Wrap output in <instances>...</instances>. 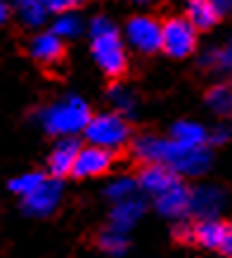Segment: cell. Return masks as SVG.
Returning a JSON list of instances; mask_svg holds the SVG:
<instances>
[{
	"label": "cell",
	"instance_id": "obj_1",
	"mask_svg": "<svg viewBox=\"0 0 232 258\" xmlns=\"http://www.w3.org/2000/svg\"><path fill=\"white\" fill-rule=\"evenodd\" d=\"M135 154L147 164H159L180 175H201L211 166L206 147H185L173 138H140L135 142Z\"/></svg>",
	"mask_w": 232,
	"mask_h": 258
},
{
	"label": "cell",
	"instance_id": "obj_2",
	"mask_svg": "<svg viewBox=\"0 0 232 258\" xmlns=\"http://www.w3.org/2000/svg\"><path fill=\"white\" fill-rule=\"evenodd\" d=\"M90 118H93V114H90L88 102L78 95H67L38 114L43 131L50 135H57V138H74V135L83 133L85 125L90 123Z\"/></svg>",
	"mask_w": 232,
	"mask_h": 258
},
{
	"label": "cell",
	"instance_id": "obj_3",
	"mask_svg": "<svg viewBox=\"0 0 232 258\" xmlns=\"http://www.w3.org/2000/svg\"><path fill=\"white\" fill-rule=\"evenodd\" d=\"M90 40L97 67L109 76H119L126 69V50L116 26L107 17H95L90 22Z\"/></svg>",
	"mask_w": 232,
	"mask_h": 258
},
{
	"label": "cell",
	"instance_id": "obj_4",
	"mask_svg": "<svg viewBox=\"0 0 232 258\" xmlns=\"http://www.w3.org/2000/svg\"><path fill=\"white\" fill-rule=\"evenodd\" d=\"M85 138H88V145L93 147H102V149H114L124 147L128 138H131V125L121 114L116 111H104V114H97V116L90 118V123L85 125Z\"/></svg>",
	"mask_w": 232,
	"mask_h": 258
},
{
	"label": "cell",
	"instance_id": "obj_5",
	"mask_svg": "<svg viewBox=\"0 0 232 258\" xmlns=\"http://www.w3.org/2000/svg\"><path fill=\"white\" fill-rule=\"evenodd\" d=\"M197 47V29L185 17H170L161 24V50L170 57H187Z\"/></svg>",
	"mask_w": 232,
	"mask_h": 258
},
{
	"label": "cell",
	"instance_id": "obj_6",
	"mask_svg": "<svg viewBox=\"0 0 232 258\" xmlns=\"http://www.w3.org/2000/svg\"><path fill=\"white\" fill-rule=\"evenodd\" d=\"M126 40L138 52H145V55L156 52V50H161V24L147 15L133 17L126 24Z\"/></svg>",
	"mask_w": 232,
	"mask_h": 258
},
{
	"label": "cell",
	"instance_id": "obj_7",
	"mask_svg": "<svg viewBox=\"0 0 232 258\" xmlns=\"http://www.w3.org/2000/svg\"><path fill=\"white\" fill-rule=\"evenodd\" d=\"M62 202V185L60 180H43V185L36 187L31 195H26L22 199L24 211L33 216V218H47L50 213L57 211V206Z\"/></svg>",
	"mask_w": 232,
	"mask_h": 258
},
{
	"label": "cell",
	"instance_id": "obj_8",
	"mask_svg": "<svg viewBox=\"0 0 232 258\" xmlns=\"http://www.w3.org/2000/svg\"><path fill=\"white\" fill-rule=\"evenodd\" d=\"M225 206V192L216 185H199L190 189V213L199 220L216 218Z\"/></svg>",
	"mask_w": 232,
	"mask_h": 258
},
{
	"label": "cell",
	"instance_id": "obj_9",
	"mask_svg": "<svg viewBox=\"0 0 232 258\" xmlns=\"http://www.w3.org/2000/svg\"><path fill=\"white\" fill-rule=\"evenodd\" d=\"M111 161H114V157H111L109 149L88 145V147H81V152H78L71 175H76V178H97V175H102V173H107L111 168Z\"/></svg>",
	"mask_w": 232,
	"mask_h": 258
},
{
	"label": "cell",
	"instance_id": "obj_10",
	"mask_svg": "<svg viewBox=\"0 0 232 258\" xmlns=\"http://www.w3.org/2000/svg\"><path fill=\"white\" fill-rule=\"evenodd\" d=\"M154 204L156 211L166 216V218H183V216L190 213V189L178 180L173 187H168L166 192L154 197Z\"/></svg>",
	"mask_w": 232,
	"mask_h": 258
},
{
	"label": "cell",
	"instance_id": "obj_11",
	"mask_svg": "<svg viewBox=\"0 0 232 258\" xmlns=\"http://www.w3.org/2000/svg\"><path fill=\"white\" fill-rule=\"evenodd\" d=\"M78 152H81V147H78V142L74 140V138H62V140L52 147L50 157H47L50 173L57 175V178H60V175H71Z\"/></svg>",
	"mask_w": 232,
	"mask_h": 258
},
{
	"label": "cell",
	"instance_id": "obj_12",
	"mask_svg": "<svg viewBox=\"0 0 232 258\" xmlns=\"http://www.w3.org/2000/svg\"><path fill=\"white\" fill-rule=\"evenodd\" d=\"M178 182V175L166 168V166H159V164H149L142 168L138 178V187H142L147 195L152 197H159L161 192H166L168 187H173Z\"/></svg>",
	"mask_w": 232,
	"mask_h": 258
},
{
	"label": "cell",
	"instance_id": "obj_13",
	"mask_svg": "<svg viewBox=\"0 0 232 258\" xmlns=\"http://www.w3.org/2000/svg\"><path fill=\"white\" fill-rule=\"evenodd\" d=\"M145 213V202L140 197H131V199H124V202H116L114 209H111V227L114 230H121V232H128Z\"/></svg>",
	"mask_w": 232,
	"mask_h": 258
},
{
	"label": "cell",
	"instance_id": "obj_14",
	"mask_svg": "<svg viewBox=\"0 0 232 258\" xmlns=\"http://www.w3.org/2000/svg\"><path fill=\"white\" fill-rule=\"evenodd\" d=\"M218 10L209 0H187L185 3V19L192 24L197 31H206L218 22Z\"/></svg>",
	"mask_w": 232,
	"mask_h": 258
},
{
	"label": "cell",
	"instance_id": "obj_15",
	"mask_svg": "<svg viewBox=\"0 0 232 258\" xmlns=\"http://www.w3.org/2000/svg\"><path fill=\"white\" fill-rule=\"evenodd\" d=\"M29 50H31V55L38 62H45V64L57 62L62 57V38H57L52 31H43L38 36H33Z\"/></svg>",
	"mask_w": 232,
	"mask_h": 258
},
{
	"label": "cell",
	"instance_id": "obj_16",
	"mask_svg": "<svg viewBox=\"0 0 232 258\" xmlns=\"http://www.w3.org/2000/svg\"><path fill=\"white\" fill-rule=\"evenodd\" d=\"M225 235V225L218 218H206L199 220L192 230L194 242L201 244L204 249H220V242H223Z\"/></svg>",
	"mask_w": 232,
	"mask_h": 258
},
{
	"label": "cell",
	"instance_id": "obj_17",
	"mask_svg": "<svg viewBox=\"0 0 232 258\" xmlns=\"http://www.w3.org/2000/svg\"><path fill=\"white\" fill-rule=\"evenodd\" d=\"M170 138L185 147H206V140H209V133L206 128L194 121H178V123L170 128Z\"/></svg>",
	"mask_w": 232,
	"mask_h": 258
},
{
	"label": "cell",
	"instance_id": "obj_18",
	"mask_svg": "<svg viewBox=\"0 0 232 258\" xmlns=\"http://www.w3.org/2000/svg\"><path fill=\"white\" fill-rule=\"evenodd\" d=\"M15 15L29 29H38L47 19V10L40 0H15Z\"/></svg>",
	"mask_w": 232,
	"mask_h": 258
},
{
	"label": "cell",
	"instance_id": "obj_19",
	"mask_svg": "<svg viewBox=\"0 0 232 258\" xmlns=\"http://www.w3.org/2000/svg\"><path fill=\"white\" fill-rule=\"evenodd\" d=\"M81 31H83V19H81L76 12L67 10V12H62V15L54 17L52 33L57 36V38H62V40L78 38V36H81Z\"/></svg>",
	"mask_w": 232,
	"mask_h": 258
},
{
	"label": "cell",
	"instance_id": "obj_20",
	"mask_svg": "<svg viewBox=\"0 0 232 258\" xmlns=\"http://www.w3.org/2000/svg\"><path fill=\"white\" fill-rule=\"evenodd\" d=\"M104 195H107V199H111L114 204L124 202V199H131V197H138V180L116 178V180H111V182L107 185Z\"/></svg>",
	"mask_w": 232,
	"mask_h": 258
},
{
	"label": "cell",
	"instance_id": "obj_21",
	"mask_svg": "<svg viewBox=\"0 0 232 258\" xmlns=\"http://www.w3.org/2000/svg\"><path fill=\"white\" fill-rule=\"evenodd\" d=\"M100 246L102 251H107L109 256H124L126 249H128V237L121 230H114L109 227L100 235Z\"/></svg>",
	"mask_w": 232,
	"mask_h": 258
},
{
	"label": "cell",
	"instance_id": "obj_22",
	"mask_svg": "<svg viewBox=\"0 0 232 258\" xmlns=\"http://www.w3.org/2000/svg\"><path fill=\"white\" fill-rule=\"evenodd\" d=\"M43 180H45V175H43V173H38V171L22 173V175H17L15 180H10V189L24 199L26 195H31L36 187H40V185H43Z\"/></svg>",
	"mask_w": 232,
	"mask_h": 258
},
{
	"label": "cell",
	"instance_id": "obj_23",
	"mask_svg": "<svg viewBox=\"0 0 232 258\" xmlns=\"http://www.w3.org/2000/svg\"><path fill=\"white\" fill-rule=\"evenodd\" d=\"M109 100H111V107L116 109V114H121V116L131 114L133 107H135V100H133L131 90H126V88H121V86H116L109 90Z\"/></svg>",
	"mask_w": 232,
	"mask_h": 258
},
{
	"label": "cell",
	"instance_id": "obj_24",
	"mask_svg": "<svg viewBox=\"0 0 232 258\" xmlns=\"http://www.w3.org/2000/svg\"><path fill=\"white\" fill-rule=\"evenodd\" d=\"M206 64H213L220 71H232V38H227V43L223 47L211 50L206 55Z\"/></svg>",
	"mask_w": 232,
	"mask_h": 258
},
{
	"label": "cell",
	"instance_id": "obj_25",
	"mask_svg": "<svg viewBox=\"0 0 232 258\" xmlns=\"http://www.w3.org/2000/svg\"><path fill=\"white\" fill-rule=\"evenodd\" d=\"M206 104H209L216 114H223V111H227L232 107V93L223 86H216L206 95Z\"/></svg>",
	"mask_w": 232,
	"mask_h": 258
},
{
	"label": "cell",
	"instance_id": "obj_26",
	"mask_svg": "<svg viewBox=\"0 0 232 258\" xmlns=\"http://www.w3.org/2000/svg\"><path fill=\"white\" fill-rule=\"evenodd\" d=\"M40 3L47 10V15H62V12H67L71 8L69 0H40Z\"/></svg>",
	"mask_w": 232,
	"mask_h": 258
},
{
	"label": "cell",
	"instance_id": "obj_27",
	"mask_svg": "<svg viewBox=\"0 0 232 258\" xmlns=\"http://www.w3.org/2000/svg\"><path fill=\"white\" fill-rule=\"evenodd\" d=\"M220 253L225 256H232V225H225V235H223V242H220Z\"/></svg>",
	"mask_w": 232,
	"mask_h": 258
},
{
	"label": "cell",
	"instance_id": "obj_28",
	"mask_svg": "<svg viewBox=\"0 0 232 258\" xmlns=\"http://www.w3.org/2000/svg\"><path fill=\"white\" fill-rule=\"evenodd\" d=\"M211 5L218 10V15H225V12H232V0H209Z\"/></svg>",
	"mask_w": 232,
	"mask_h": 258
},
{
	"label": "cell",
	"instance_id": "obj_29",
	"mask_svg": "<svg viewBox=\"0 0 232 258\" xmlns=\"http://www.w3.org/2000/svg\"><path fill=\"white\" fill-rule=\"evenodd\" d=\"M227 135H230V131H227V128H216V131H213V135H211V140L220 145V142L227 140Z\"/></svg>",
	"mask_w": 232,
	"mask_h": 258
},
{
	"label": "cell",
	"instance_id": "obj_30",
	"mask_svg": "<svg viewBox=\"0 0 232 258\" xmlns=\"http://www.w3.org/2000/svg\"><path fill=\"white\" fill-rule=\"evenodd\" d=\"M10 17V5L5 3V0H0V24H5Z\"/></svg>",
	"mask_w": 232,
	"mask_h": 258
},
{
	"label": "cell",
	"instance_id": "obj_31",
	"mask_svg": "<svg viewBox=\"0 0 232 258\" xmlns=\"http://www.w3.org/2000/svg\"><path fill=\"white\" fill-rule=\"evenodd\" d=\"M69 3H71V5H78V3H81V0H69Z\"/></svg>",
	"mask_w": 232,
	"mask_h": 258
},
{
	"label": "cell",
	"instance_id": "obj_32",
	"mask_svg": "<svg viewBox=\"0 0 232 258\" xmlns=\"http://www.w3.org/2000/svg\"><path fill=\"white\" fill-rule=\"evenodd\" d=\"M138 3H149V0H138Z\"/></svg>",
	"mask_w": 232,
	"mask_h": 258
},
{
	"label": "cell",
	"instance_id": "obj_33",
	"mask_svg": "<svg viewBox=\"0 0 232 258\" xmlns=\"http://www.w3.org/2000/svg\"><path fill=\"white\" fill-rule=\"evenodd\" d=\"M230 109H232V107H230Z\"/></svg>",
	"mask_w": 232,
	"mask_h": 258
}]
</instances>
